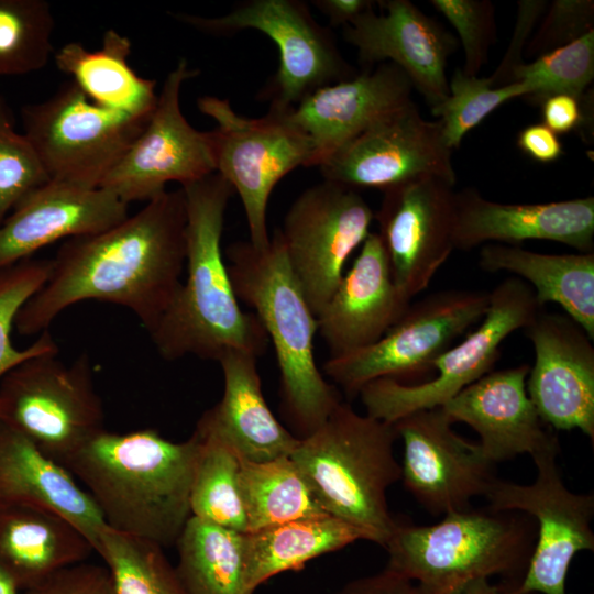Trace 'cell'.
Returning a JSON list of instances; mask_svg holds the SVG:
<instances>
[{"label":"cell","instance_id":"cell-26","mask_svg":"<svg viewBox=\"0 0 594 594\" xmlns=\"http://www.w3.org/2000/svg\"><path fill=\"white\" fill-rule=\"evenodd\" d=\"M0 503L52 510L75 525L95 553L107 527L87 491L61 463L0 421Z\"/></svg>","mask_w":594,"mask_h":594},{"label":"cell","instance_id":"cell-36","mask_svg":"<svg viewBox=\"0 0 594 594\" xmlns=\"http://www.w3.org/2000/svg\"><path fill=\"white\" fill-rule=\"evenodd\" d=\"M54 18L44 0H0V76L42 69L53 52Z\"/></svg>","mask_w":594,"mask_h":594},{"label":"cell","instance_id":"cell-25","mask_svg":"<svg viewBox=\"0 0 594 594\" xmlns=\"http://www.w3.org/2000/svg\"><path fill=\"white\" fill-rule=\"evenodd\" d=\"M409 305L393 280L378 233L370 232L318 315V332L330 356L350 353L380 340Z\"/></svg>","mask_w":594,"mask_h":594},{"label":"cell","instance_id":"cell-16","mask_svg":"<svg viewBox=\"0 0 594 594\" xmlns=\"http://www.w3.org/2000/svg\"><path fill=\"white\" fill-rule=\"evenodd\" d=\"M318 167L324 180L353 189L384 191L425 176L452 185L457 180L452 150L440 122L424 119L413 100L373 123Z\"/></svg>","mask_w":594,"mask_h":594},{"label":"cell","instance_id":"cell-12","mask_svg":"<svg viewBox=\"0 0 594 594\" xmlns=\"http://www.w3.org/2000/svg\"><path fill=\"white\" fill-rule=\"evenodd\" d=\"M172 15L208 34L227 35L253 29L273 40L279 64L265 90L271 99L270 109L286 111L317 89L355 75L331 33L297 0H250L216 18L183 12Z\"/></svg>","mask_w":594,"mask_h":594},{"label":"cell","instance_id":"cell-28","mask_svg":"<svg viewBox=\"0 0 594 594\" xmlns=\"http://www.w3.org/2000/svg\"><path fill=\"white\" fill-rule=\"evenodd\" d=\"M94 552L85 535L63 516L41 507L0 503V564L22 592Z\"/></svg>","mask_w":594,"mask_h":594},{"label":"cell","instance_id":"cell-18","mask_svg":"<svg viewBox=\"0 0 594 594\" xmlns=\"http://www.w3.org/2000/svg\"><path fill=\"white\" fill-rule=\"evenodd\" d=\"M438 407L409 414L394 425L404 443L402 479L406 490L432 515L463 510L485 495L496 477L479 443L452 429Z\"/></svg>","mask_w":594,"mask_h":594},{"label":"cell","instance_id":"cell-46","mask_svg":"<svg viewBox=\"0 0 594 594\" xmlns=\"http://www.w3.org/2000/svg\"><path fill=\"white\" fill-rule=\"evenodd\" d=\"M334 594H419L408 579L387 569L344 584Z\"/></svg>","mask_w":594,"mask_h":594},{"label":"cell","instance_id":"cell-3","mask_svg":"<svg viewBox=\"0 0 594 594\" xmlns=\"http://www.w3.org/2000/svg\"><path fill=\"white\" fill-rule=\"evenodd\" d=\"M182 188L187 276L150 332L151 339L168 361L186 355L218 361L232 349L258 358L268 346V337L257 316L240 307L221 250L226 211L234 190L218 173Z\"/></svg>","mask_w":594,"mask_h":594},{"label":"cell","instance_id":"cell-10","mask_svg":"<svg viewBox=\"0 0 594 594\" xmlns=\"http://www.w3.org/2000/svg\"><path fill=\"white\" fill-rule=\"evenodd\" d=\"M488 293L450 289L410 304L400 319L371 345L330 356L323 372L349 397L376 380L399 383L432 370L453 341L484 317Z\"/></svg>","mask_w":594,"mask_h":594},{"label":"cell","instance_id":"cell-40","mask_svg":"<svg viewBox=\"0 0 594 594\" xmlns=\"http://www.w3.org/2000/svg\"><path fill=\"white\" fill-rule=\"evenodd\" d=\"M50 180L28 138L0 96V224L30 193Z\"/></svg>","mask_w":594,"mask_h":594},{"label":"cell","instance_id":"cell-4","mask_svg":"<svg viewBox=\"0 0 594 594\" xmlns=\"http://www.w3.org/2000/svg\"><path fill=\"white\" fill-rule=\"evenodd\" d=\"M227 257L238 299L253 308L273 344L284 414L297 438H305L342 402L316 363L317 317L290 270L278 229L265 249L234 242Z\"/></svg>","mask_w":594,"mask_h":594},{"label":"cell","instance_id":"cell-11","mask_svg":"<svg viewBox=\"0 0 594 594\" xmlns=\"http://www.w3.org/2000/svg\"><path fill=\"white\" fill-rule=\"evenodd\" d=\"M541 310L531 287L509 277L488 293L482 320L468 337L432 364L437 374L420 384L376 380L359 393L366 415L387 424L415 411L443 406L462 389L492 372L505 339L524 329Z\"/></svg>","mask_w":594,"mask_h":594},{"label":"cell","instance_id":"cell-45","mask_svg":"<svg viewBox=\"0 0 594 594\" xmlns=\"http://www.w3.org/2000/svg\"><path fill=\"white\" fill-rule=\"evenodd\" d=\"M593 94L582 99L570 95H553L541 103L542 123L557 134L579 131L590 133V114H593Z\"/></svg>","mask_w":594,"mask_h":594},{"label":"cell","instance_id":"cell-8","mask_svg":"<svg viewBox=\"0 0 594 594\" xmlns=\"http://www.w3.org/2000/svg\"><path fill=\"white\" fill-rule=\"evenodd\" d=\"M198 109L212 118L216 173L237 191L245 213L250 243L265 249L271 241L266 226L270 197L277 183L299 166H312L309 136L286 111H270L261 118L237 113L229 100L205 96Z\"/></svg>","mask_w":594,"mask_h":594},{"label":"cell","instance_id":"cell-15","mask_svg":"<svg viewBox=\"0 0 594 594\" xmlns=\"http://www.w3.org/2000/svg\"><path fill=\"white\" fill-rule=\"evenodd\" d=\"M180 58L168 73L156 106L141 134L100 187L125 204L150 201L166 191V185H186L216 173L212 131L195 129L180 108L184 82L198 75Z\"/></svg>","mask_w":594,"mask_h":594},{"label":"cell","instance_id":"cell-14","mask_svg":"<svg viewBox=\"0 0 594 594\" xmlns=\"http://www.w3.org/2000/svg\"><path fill=\"white\" fill-rule=\"evenodd\" d=\"M374 212L356 189L323 180L290 205L278 229L290 270L318 317L352 252L370 234Z\"/></svg>","mask_w":594,"mask_h":594},{"label":"cell","instance_id":"cell-49","mask_svg":"<svg viewBox=\"0 0 594 594\" xmlns=\"http://www.w3.org/2000/svg\"><path fill=\"white\" fill-rule=\"evenodd\" d=\"M449 594H498V584H492L488 579H477L465 583Z\"/></svg>","mask_w":594,"mask_h":594},{"label":"cell","instance_id":"cell-24","mask_svg":"<svg viewBox=\"0 0 594 594\" xmlns=\"http://www.w3.org/2000/svg\"><path fill=\"white\" fill-rule=\"evenodd\" d=\"M413 85L395 64L321 87L286 110L310 139L314 164L321 165L341 146L411 100Z\"/></svg>","mask_w":594,"mask_h":594},{"label":"cell","instance_id":"cell-50","mask_svg":"<svg viewBox=\"0 0 594 594\" xmlns=\"http://www.w3.org/2000/svg\"><path fill=\"white\" fill-rule=\"evenodd\" d=\"M0 594H23L14 578L0 564Z\"/></svg>","mask_w":594,"mask_h":594},{"label":"cell","instance_id":"cell-29","mask_svg":"<svg viewBox=\"0 0 594 594\" xmlns=\"http://www.w3.org/2000/svg\"><path fill=\"white\" fill-rule=\"evenodd\" d=\"M479 265L528 282L538 305H559L594 341V252L544 254L517 245L487 243Z\"/></svg>","mask_w":594,"mask_h":594},{"label":"cell","instance_id":"cell-41","mask_svg":"<svg viewBox=\"0 0 594 594\" xmlns=\"http://www.w3.org/2000/svg\"><path fill=\"white\" fill-rule=\"evenodd\" d=\"M455 29L464 52L463 73L477 76L496 40L494 4L488 0H431Z\"/></svg>","mask_w":594,"mask_h":594},{"label":"cell","instance_id":"cell-31","mask_svg":"<svg viewBox=\"0 0 594 594\" xmlns=\"http://www.w3.org/2000/svg\"><path fill=\"white\" fill-rule=\"evenodd\" d=\"M369 540L358 527L326 515L304 518L243 534L245 586L249 594L270 578L298 570L308 561Z\"/></svg>","mask_w":594,"mask_h":594},{"label":"cell","instance_id":"cell-44","mask_svg":"<svg viewBox=\"0 0 594 594\" xmlns=\"http://www.w3.org/2000/svg\"><path fill=\"white\" fill-rule=\"evenodd\" d=\"M547 6L548 2L543 0L518 1L516 23L509 45L503 59L488 77L493 87L512 84L513 72L524 63L522 53Z\"/></svg>","mask_w":594,"mask_h":594},{"label":"cell","instance_id":"cell-37","mask_svg":"<svg viewBox=\"0 0 594 594\" xmlns=\"http://www.w3.org/2000/svg\"><path fill=\"white\" fill-rule=\"evenodd\" d=\"M531 92L532 87L526 81L493 87L488 77L470 76L462 68H455L447 98L432 107L431 113L439 118L443 138L453 150L460 146L470 130L501 105Z\"/></svg>","mask_w":594,"mask_h":594},{"label":"cell","instance_id":"cell-13","mask_svg":"<svg viewBox=\"0 0 594 594\" xmlns=\"http://www.w3.org/2000/svg\"><path fill=\"white\" fill-rule=\"evenodd\" d=\"M558 450L532 455L536 479L521 485L495 477L484 497L495 510L532 517L537 536L527 570L516 586L520 593L565 594L569 566L575 554L594 550V495L571 492L556 459Z\"/></svg>","mask_w":594,"mask_h":594},{"label":"cell","instance_id":"cell-47","mask_svg":"<svg viewBox=\"0 0 594 594\" xmlns=\"http://www.w3.org/2000/svg\"><path fill=\"white\" fill-rule=\"evenodd\" d=\"M518 147L539 163H551L563 154V146L557 133L543 123L525 127L517 136Z\"/></svg>","mask_w":594,"mask_h":594},{"label":"cell","instance_id":"cell-39","mask_svg":"<svg viewBox=\"0 0 594 594\" xmlns=\"http://www.w3.org/2000/svg\"><path fill=\"white\" fill-rule=\"evenodd\" d=\"M50 273V260L26 258L0 270V380L22 361L58 351L45 330L30 346L18 349L11 332L22 306L44 285Z\"/></svg>","mask_w":594,"mask_h":594},{"label":"cell","instance_id":"cell-27","mask_svg":"<svg viewBox=\"0 0 594 594\" xmlns=\"http://www.w3.org/2000/svg\"><path fill=\"white\" fill-rule=\"evenodd\" d=\"M257 358L228 350L218 360L223 374L221 400L199 421L251 462L289 457L299 439L274 416L262 392Z\"/></svg>","mask_w":594,"mask_h":594},{"label":"cell","instance_id":"cell-20","mask_svg":"<svg viewBox=\"0 0 594 594\" xmlns=\"http://www.w3.org/2000/svg\"><path fill=\"white\" fill-rule=\"evenodd\" d=\"M343 28L344 40L364 64L393 63L409 78L430 108L449 94L447 63L455 52V37L409 0L378 1Z\"/></svg>","mask_w":594,"mask_h":594},{"label":"cell","instance_id":"cell-9","mask_svg":"<svg viewBox=\"0 0 594 594\" xmlns=\"http://www.w3.org/2000/svg\"><path fill=\"white\" fill-rule=\"evenodd\" d=\"M150 117L100 107L72 80L22 109L24 135L50 179L88 188L100 187Z\"/></svg>","mask_w":594,"mask_h":594},{"label":"cell","instance_id":"cell-43","mask_svg":"<svg viewBox=\"0 0 594 594\" xmlns=\"http://www.w3.org/2000/svg\"><path fill=\"white\" fill-rule=\"evenodd\" d=\"M23 594H117L107 566L79 562L54 573Z\"/></svg>","mask_w":594,"mask_h":594},{"label":"cell","instance_id":"cell-1","mask_svg":"<svg viewBox=\"0 0 594 594\" xmlns=\"http://www.w3.org/2000/svg\"><path fill=\"white\" fill-rule=\"evenodd\" d=\"M186 221L180 187L102 232L68 239L50 260L44 285L16 315L18 332L42 333L66 308L94 299L130 309L150 333L182 285Z\"/></svg>","mask_w":594,"mask_h":594},{"label":"cell","instance_id":"cell-2","mask_svg":"<svg viewBox=\"0 0 594 594\" xmlns=\"http://www.w3.org/2000/svg\"><path fill=\"white\" fill-rule=\"evenodd\" d=\"M199 449L195 431L173 442L155 429L103 430L64 466L90 495L107 527L167 548L176 544L191 516Z\"/></svg>","mask_w":594,"mask_h":594},{"label":"cell","instance_id":"cell-21","mask_svg":"<svg viewBox=\"0 0 594 594\" xmlns=\"http://www.w3.org/2000/svg\"><path fill=\"white\" fill-rule=\"evenodd\" d=\"M128 206L106 188L50 179L0 224V270L61 239L102 232L129 216Z\"/></svg>","mask_w":594,"mask_h":594},{"label":"cell","instance_id":"cell-42","mask_svg":"<svg viewBox=\"0 0 594 594\" xmlns=\"http://www.w3.org/2000/svg\"><path fill=\"white\" fill-rule=\"evenodd\" d=\"M594 1L554 0L547 6L525 54L536 58L594 30Z\"/></svg>","mask_w":594,"mask_h":594},{"label":"cell","instance_id":"cell-23","mask_svg":"<svg viewBox=\"0 0 594 594\" xmlns=\"http://www.w3.org/2000/svg\"><path fill=\"white\" fill-rule=\"evenodd\" d=\"M548 240L593 252L594 197L544 204H501L477 190L455 191L454 249L468 251L498 242L515 245L525 240Z\"/></svg>","mask_w":594,"mask_h":594},{"label":"cell","instance_id":"cell-5","mask_svg":"<svg viewBox=\"0 0 594 594\" xmlns=\"http://www.w3.org/2000/svg\"><path fill=\"white\" fill-rule=\"evenodd\" d=\"M397 438L394 425L341 402L289 455L327 514L382 547L398 524L387 504L388 488L402 479L394 454Z\"/></svg>","mask_w":594,"mask_h":594},{"label":"cell","instance_id":"cell-48","mask_svg":"<svg viewBox=\"0 0 594 594\" xmlns=\"http://www.w3.org/2000/svg\"><path fill=\"white\" fill-rule=\"evenodd\" d=\"M314 4L328 18L333 26L350 25L373 7L369 0H316Z\"/></svg>","mask_w":594,"mask_h":594},{"label":"cell","instance_id":"cell-19","mask_svg":"<svg viewBox=\"0 0 594 594\" xmlns=\"http://www.w3.org/2000/svg\"><path fill=\"white\" fill-rule=\"evenodd\" d=\"M535 362L526 389L541 420L594 440L593 340L565 314L541 310L524 328Z\"/></svg>","mask_w":594,"mask_h":594},{"label":"cell","instance_id":"cell-34","mask_svg":"<svg viewBox=\"0 0 594 594\" xmlns=\"http://www.w3.org/2000/svg\"><path fill=\"white\" fill-rule=\"evenodd\" d=\"M200 449L191 491V516L221 527L246 532L240 488L241 457L210 428L197 422Z\"/></svg>","mask_w":594,"mask_h":594},{"label":"cell","instance_id":"cell-30","mask_svg":"<svg viewBox=\"0 0 594 594\" xmlns=\"http://www.w3.org/2000/svg\"><path fill=\"white\" fill-rule=\"evenodd\" d=\"M129 37L109 29L101 46L88 50L78 42L62 46L55 54L56 67L94 103L135 117L151 116L158 94L156 81L139 76L129 65Z\"/></svg>","mask_w":594,"mask_h":594},{"label":"cell","instance_id":"cell-6","mask_svg":"<svg viewBox=\"0 0 594 594\" xmlns=\"http://www.w3.org/2000/svg\"><path fill=\"white\" fill-rule=\"evenodd\" d=\"M536 536L529 515L470 507L428 526L397 524L384 546L386 568L411 581L419 594H449L495 575L520 581Z\"/></svg>","mask_w":594,"mask_h":594},{"label":"cell","instance_id":"cell-51","mask_svg":"<svg viewBox=\"0 0 594 594\" xmlns=\"http://www.w3.org/2000/svg\"><path fill=\"white\" fill-rule=\"evenodd\" d=\"M519 581L502 580L498 583V594H538V593H520L516 590Z\"/></svg>","mask_w":594,"mask_h":594},{"label":"cell","instance_id":"cell-38","mask_svg":"<svg viewBox=\"0 0 594 594\" xmlns=\"http://www.w3.org/2000/svg\"><path fill=\"white\" fill-rule=\"evenodd\" d=\"M594 78V30L576 41L522 63L512 75V82L526 81L532 92L525 97L540 105L553 95L582 99Z\"/></svg>","mask_w":594,"mask_h":594},{"label":"cell","instance_id":"cell-17","mask_svg":"<svg viewBox=\"0 0 594 594\" xmlns=\"http://www.w3.org/2000/svg\"><path fill=\"white\" fill-rule=\"evenodd\" d=\"M425 176L383 191L374 219L393 280L407 300L424 292L454 250L455 191Z\"/></svg>","mask_w":594,"mask_h":594},{"label":"cell","instance_id":"cell-32","mask_svg":"<svg viewBox=\"0 0 594 594\" xmlns=\"http://www.w3.org/2000/svg\"><path fill=\"white\" fill-rule=\"evenodd\" d=\"M176 546L189 594H249L242 532L190 516Z\"/></svg>","mask_w":594,"mask_h":594},{"label":"cell","instance_id":"cell-35","mask_svg":"<svg viewBox=\"0 0 594 594\" xmlns=\"http://www.w3.org/2000/svg\"><path fill=\"white\" fill-rule=\"evenodd\" d=\"M161 546L106 527L96 553L117 594H189Z\"/></svg>","mask_w":594,"mask_h":594},{"label":"cell","instance_id":"cell-33","mask_svg":"<svg viewBox=\"0 0 594 594\" xmlns=\"http://www.w3.org/2000/svg\"><path fill=\"white\" fill-rule=\"evenodd\" d=\"M240 488L246 532L329 515L316 501L290 457L265 462L241 458Z\"/></svg>","mask_w":594,"mask_h":594},{"label":"cell","instance_id":"cell-22","mask_svg":"<svg viewBox=\"0 0 594 594\" xmlns=\"http://www.w3.org/2000/svg\"><path fill=\"white\" fill-rule=\"evenodd\" d=\"M530 366L490 372L440 408L454 422L469 425L494 464L519 454L560 451L557 436L544 428L526 389Z\"/></svg>","mask_w":594,"mask_h":594},{"label":"cell","instance_id":"cell-7","mask_svg":"<svg viewBox=\"0 0 594 594\" xmlns=\"http://www.w3.org/2000/svg\"><path fill=\"white\" fill-rule=\"evenodd\" d=\"M57 353L29 358L0 380V421L64 465L106 428L88 355L65 364Z\"/></svg>","mask_w":594,"mask_h":594}]
</instances>
